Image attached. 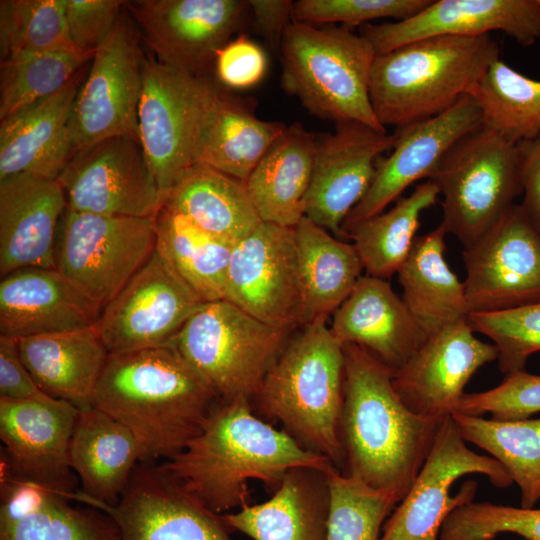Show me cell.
I'll return each instance as SVG.
<instances>
[{
	"mask_svg": "<svg viewBox=\"0 0 540 540\" xmlns=\"http://www.w3.org/2000/svg\"><path fill=\"white\" fill-rule=\"evenodd\" d=\"M462 258L470 313L540 303V227L521 204L464 248Z\"/></svg>",
	"mask_w": 540,
	"mask_h": 540,
	"instance_id": "15",
	"label": "cell"
},
{
	"mask_svg": "<svg viewBox=\"0 0 540 540\" xmlns=\"http://www.w3.org/2000/svg\"><path fill=\"white\" fill-rule=\"evenodd\" d=\"M540 412V375L525 370L506 374L496 387L465 393L454 413L471 416L490 414L491 419H527Z\"/></svg>",
	"mask_w": 540,
	"mask_h": 540,
	"instance_id": "47",
	"label": "cell"
},
{
	"mask_svg": "<svg viewBox=\"0 0 540 540\" xmlns=\"http://www.w3.org/2000/svg\"><path fill=\"white\" fill-rule=\"evenodd\" d=\"M498 59L490 34L433 36L377 55L369 88L373 111L382 126L395 129L438 116L472 96Z\"/></svg>",
	"mask_w": 540,
	"mask_h": 540,
	"instance_id": "5",
	"label": "cell"
},
{
	"mask_svg": "<svg viewBox=\"0 0 540 540\" xmlns=\"http://www.w3.org/2000/svg\"><path fill=\"white\" fill-rule=\"evenodd\" d=\"M124 9L159 62L203 75L244 25V0H134Z\"/></svg>",
	"mask_w": 540,
	"mask_h": 540,
	"instance_id": "14",
	"label": "cell"
},
{
	"mask_svg": "<svg viewBox=\"0 0 540 540\" xmlns=\"http://www.w3.org/2000/svg\"><path fill=\"white\" fill-rule=\"evenodd\" d=\"M0 398L50 401L23 363L17 339L0 336Z\"/></svg>",
	"mask_w": 540,
	"mask_h": 540,
	"instance_id": "50",
	"label": "cell"
},
{
	"mask_svg": "<svg viewBox=\"0 0 540 540\" xmlns=\"http://www.w3.org/2000/svg\"><path fill=\"white\" fill-rule=\"evenodd\" d=\"M163 205L234 243L261 222L244 182L203 164H193L181 173Z\"/></svg>",
	"mask_w": 540,
	"mask_h": 540,
	"instance_id": "36",
	"label": "cell"
},
{
	"mask_svg": "<svg viewBox=\"0 0 540 540\" xmlns=\"http://www.w3.org/2000/svg\"><path fill=\"white\" fill-rule=\"evenodd\" d=\"M200 76L143 58L138 135L163 197L193 165L191 143Z\"/></svg>",
	"mask_w": 540,
	"mask_h": 540,
	"instance_id": "21",
	"label": "cell"
},
{
	"mask_svg": "<svg viewBox=\"0 0 540 540\" xmlns=\"http://www.w3.org/2000/svg\"><path fill=\"white\" fill-rule=\"evenodd\" d=\"M70 464L81 488L71 500L93 508L114 506L141 462L132 432L95 407L79 410L70 441Z\"/></svg>",
	"mask_w": 540,
	"mask_h": 540,
	"instance_id": "30",
	"label": "cell"
},
{
	"mask_svg": "<svg viewBox=\"0 0 540 540\" xmlns=\"http://www.w3.org/2000/svg\"><path fill=\"white\" fill-rule=\"evenodd\" d=\"M468 324L487 336L498 350L499 369L509 374L524 370L528 358L540 351V303L492 312H471Z\"/></svg>",
	"mask_w": 540,
	"mask_h": 540,
	"instance_id": "44",
	"label": "cell"
},
{
	"mask_svg": "<svg viewBox=\"0 0 540 540\" xmlns=\"http://www.w3.org/2000/svg\"><path fill=\"white\" fill-rule=\"evenodd\" d=\"M69 501L1 467L0 540H116L117 526L108 514Z\"/></svg>",
	"mask_w": 540,
	"mask_h": 540,
	"instance_id": "29",
	"label": "cell"
},
{
	"mask_svg": "<svg viewBox=\"0 0 540 540\" xmlns=\"http://www.w3.org/2000/svg\"><path fill=\"white\" fill-rule=\"evenodd\" d=\"M57 180L66 208L76 212L155 217L164 202L140 141L131 136L76 152Z\"/></svg>",
	"mask_w": 540,
	"mask_h": 540,
	"instance_id": "13",
	"label": "cell"
},
{
	"mask_svg": "<svg viewBox=\"0 0 540 540\" xmlns=\"http://www.w3.org/2000/svg\"><path fill=\"white\" fill-rule=\"evenodd\" d=\"M342 473L359 478L399 503L421 470L442 420L410 411L394 389L393 373L369 352L343 345Z\"/></svg>",
	"mask_w": 540,
	"mask_h": 540,
	"instance_id": "3",
	"label": "cell"
},
{
	"mask_svg": "<svg viewBox=\"0 0 540 540\" xmlns=\"http://www.w3.org/2000/svg\"><path fill=\"white\" fill-rule=\"evenodd\" d=\"M474 333L468 321L443 329L393 374L394 389L410 411L428 419L455 412L471 377L498 359L495 345Z\"/></svg>",
	"mask_w": 540,
	"mask_h": 540,
	"instance_id": "22",
	"label": "cell"
},
{
	"mask_svg": "<svg viewBox=\"0 0 540 540\" xmlns=\"http://www.w3.org/2000/svg\"><path fill=\"white\" fill-rule=\"evenodd\" d=\"M441 225L416 237L398 270L403 301L429 337L447 327L466 322L469 316L464 282L445 260V235Z\"/></svg>",
	"mask_w": 540,
	"mask_h": 540,
	"instance_id": "34",
	"label": "cell"
},
{
	"mask_svg": "<svg viewBox=\"0 0 540 540\" xmlns=\"http://www.w3.org/2000/svg\"><path fill=\"white\" fill-rule=\"evenodd\" d=\"M506 532L540 540V509L472 501L447 517L439 540H493Z\"/></svg>",
	"mask_w": 540,
	"mask_h": 540,
	"instance_id": "45",
	"label": "cell"
},
{
	"mask_svg": "<svg viewBox=\"0 0 540 540\" xmlns=\"http://www.w3.org/2000/svg\"><path fill=\"white\" fill-rule=\"evenodd\" d=\"M79 410L69 402L0 398L1 467L71 500L79 489L70 441Z\"/></svg>",
	"mask_w": 540,
	"mask_h": 540,
	"instance_id": "18",
	"label": "cell"
},
{
	"mask_svg": "<svg viewBox=\"0 0 540 540\" xmlns=\"http://www.w3.org/2000/svg\"><path fill=\"white\" fill-rule=\"evenodd\" d=\"M394 144V133L359 122L337 123L335 133L317 140L305 217L345 238L344 220L371 186L380 156Z\"/></svg>",
	"mask_w": 540,
	"mask_h": 540,
	"instance_id": "19",
	"label": "cell"
},
{
	"mask_svg": "<svg viewBox=\"0 0 540 540\" xmlns=\"http://www.w3.org/2000/svg\"><path fill=\"white\" fill-rule=\"evenodd\" d=\"M439 190L427 180L387 212L372 216L351 228L347 237L367 275L386 279L397 273L416 239L423 211L436 204Z\"/></svg>",
	"mask_w": 540,
	"mask_h": 540,
	"instance_id": "38",
	"label": "cell"
},
{
	"mask_svg": "<svg viewBox=\"0 0 540 540\" xmlns=\"http://www.w3.org/2000/svg\"><path fill=\"white\" fill-rule=\"evenodd\" d=\"M473 473L487 476L498 488L513 483L496 459L469 449L452 416H446L412 486L384 523L379 540H439L447 517L472 502L477 489L476 482L468 480L451 496L452 484Z\"/></svg>",
	"mask_w": 540,
	"mask_h": 540,
	"instance_id": "10",
	"label": "cell"
},
{
	"mask_svg": "<svg viewBox=\"0 0 540 540\" xmlns=\"http://www.w3.org/2000/svg\"><path fill=\"white\" fill-rule=\"evenodd\" d=\"M116 540H231L221 515L204 507L152 463H138L114 506Z\"/></svg>",
	"mask_w": 540,
	"mask_h": 540,
	"instance_id": "20",
	"label": "cell"
},
{
	"mask_svg": "<svg viewBox=\"0 0 540 540\" xmlns=\"http://www.w3.org/2000/svg\"><path fill=\"white\" fill-rule=\"evenodd\" d=\"M67 207L58 180L31 174L0 179V276L56 268L58 227Z\"/></svg>",
	"mask_w": 540,
	"mask_h": 540,
	"instance_id": "25",
	"label": "cell"
},
{
	"mask_svg": "<svg viewBox=\"0 0 540 540\" xmlns=\"http://www.w3.org/2000/svg\"><path fill=\"white\" fill-rule=\"evenodd\" d=\"M293 230L305 325L327 321L353 291L363 265L353 244L307 217Z\"/></svg>",
	"mask_w": 540,
	"mask_h": 540,
	"instance_id": "35",
	"label": "cell"
},
{
	"mask_svg": "<svg viewBox=\"0 0 540 540\" xmlns=\"http://www.w3.org/2000/svg\"><path fill=\"white\" fill-rule=\"evenodd\" d=\"M83 67L52 96L0 123V179L31 174L56 180L73 156L70 118Z\"/></svg>",
	"mask_w": 540,
	"mask_h": 540,
	"instance_id": "28",
	"label": "cell"
},
{
	"mask_svg": "<svg viewBox=\"0 0 540 540\" xmlns=\"http://www.w3.org/2000/svg\"><path fill=\"white\" fill-rule=\"evenodd\" d=\"M329 327L342 345L361 347L393 374L428 339L391 285L369 275L361 276Z\"/></svg>",
	"mask_w": 540,
	"mask_h": 540,
	"instance_id": "26",
	"label": "cell"
},
{
	"mask_svg": "<svg viewBox=\"0 0 540 540\" xmlns=\"http://www.w3.org/2000/svg\"><path fill=\"white\" fill-rule=\"evenodd\" d=\"M290 332L227 300L203 304L172 342L219 400H251Z\"/></svg>",
	"mask_w": 540,
	"mask_h": 540,
	"instance_id": "8",
	"label": "cell"
},
{
	"mask_svg": "<svg viewBox=\"0 0 540 540\" xmlns=\"http://www.w3.org/2000/svg\"><path fill=\"white\" fill-rule=\"evenodd\" d=\"M124 4L120 0H66L65 20L74 48L93 57L112 33Z\"/></svg>",
	"mask_w": 540,
	"mask_h": 540,
	"instance_id": "48",
	"label": "cell"
},
{
	"mask_svg": "<svg viewBox=\"0 0 540 540\" xmlns=\"http://www.w3.org/2000/svg\"><path fill=\"white\" fill-rule=\"evenodd\" d=\"M134 26L124 9L91 58L70 118L73 155L112 137L139 139L137 113L144 57Z\"/></svg>",
	"mask_w": 540,
	"mask_h": 540,
	"instance_id": "11",
	"label": "cell"
},
{
	"mask_svg": "<svg viewBox=\"0 0 540 540\" xmlns=\"http://www.w3.org/2000/svg\"><path fill=\"white\" fill-rule=\"evenodd\" d=\"M345 355L326 321L302 327L288 340L250 400L254 413L279 422L303 448L326 457L340 472Z\"/></svg>",
	"mask_w": 540,
	"mask_h": 540,
	"instance_id": "4",
	"label": "cell"
},
{
	"mask_svg": "<svg viewBox=\"0 0 540 540\" xmlns=\"http://www.w3.org/2000/svg\"><path fill=\"white\" fill-rule=\"evenodd\" d=\"M156 248L154 217L65 209L57 232L56 269L101 310Z\"/></svg>",
	"mask_w": 540,
	"mask_h": 540,
	"instance_id": "9",
	"label": "cell"
},
{
	"mask_svg": "<svg viewBox=\"0 0 540 540\" xmlns=\"http://www.w3.org/2000/svg\"><path fill=\"white\" fill-rule=\"evenodd\" d=\"M463 439L483 449L508 472L521 492V507L540 500V419L500 421L453 413Z\"/></svg>",
	"mask_w": 540,
	"mask_h": 540,
	"instance_id": "39",
	"label": "cell"
},
{
	"mask_svg": "<svg viewBox=\"0 0 540 540\" xmlns=\"http://www.w3.org/2000/svg\"><path fill=\"white\" fill-rule=\"evenodd\" d=\"M500 31L524 47L540 38V0H437L400 21L367 23L360 34L380 55L441 35L482 36Z\"/></svg>",
	"mask_w": 540,
	"mask_h": 540,
	"instance_id": "23",
	"label": "cell"
},
{
	"mask_svg": "<svg viewBox=\"0 0 540 540\" xmlns=\"http://www.w3.org/2000/svg\"><path fill=\"white\" fill-rule=\"evenodd\" d=\"M523 200L520 203L540 227V133L517 143Z\"/></svg>",
	"mask_w": 540,
	"mask_h": 540,
	"instance_id": "51",
	"label": "cell"
},
{
	"mask_svg": "<svg viewBox=\"0 0 540 540\" xmlns=\"http://www.w3.org/2000/svg\"><path fill=\"white\" fill-rule=\"evenodd\" d=\"M17 342L23 363L43 392L71 403L78 410L91 407L109 356L94 325L21 338Z\"/></svg>",
	"mask_w": 540,
	"mask_h": 540,
	"instance_id": "33",
	"label": "cell"
},
{
	"mask_svg": "<svg viewBox=\"0 0 540 540\" xmlns=\"http://www.w3.org/2000/svg\"><path fill=\"white\" fill-rule=\"evenodd\" d=\"M429 180L442 196L440 225L470 247L522 194L517 144L482 124L449 150Z\"/></svg>",
	"mask_w": 540,
	"mask_h": 540,
	"instance_id": "7",
	"label": "cell"
},
{
	"mask_svg": "<svg viewBox=\"0 0 540 540\" xmlns=\"http://www.w3.org/2000/svg\"><path fill=\"white\" fill-rule=\"evenodd\" d=\"M66 0H1V61L76 50L65 20Z\"/></svg>",
	"mask_w": 540,
	"mask_h": 540,
	"instance_id": "42",
	"label": "cell"
},
{
	"mask_svg": "<svg viewBox=\"0 0 540 540\" xmlns=\"http://www.w3.org/2000/svg\"><path fill=\"white\" fill-rule=\"evenodd\" d=\"M286 126L257 118L251 100L237 97L201 75L192 131V162L245 182Z\"/></svg>",
	"mask_w": 540,
	"mask_h": 540,
	"instance_id": "24",
	"label": "cell"
},
{
	"mask_svg": "<svg viewBox=\"0 0 540 540\" xmlns=\"http://www.w3.org/2000/svg\"><path fill=\"white\" fill-rule=\"evenodd\" d=\"M281 87L313 116L359 122L379 132L370 100L371 70L376 58L370 41L349 27L294 21L279 47Z\"/></svg>",
	"mask_w": 540,
	"mask_h": 540,
	"instance_id": "6",
	"label": "cell"
},
{
	"mask_svg": "<svg viewBox=\"0 0 540 540\" xmlns=\"http://www.w3.org/2000/svg\"><path fill=\"white\" fill-rule=\"evenodd\" d=\"M154 222L156 250L182 283L203 303L224 300L236 243L205 231L164 205Z\"/></svg>",
	"mask_w": 540,
	"mask_h": 540,
	"instance_id": "37",
	"label": "cell"
},
{
	"mask_svg": "<svg viewBox=\"0 0 540 540\" xmlns=\"http://www.w3.org/2000/svg\"><path fill=\"white\" fill-rule=\"evenodd\" d=\"M483 125L517 144L540 133V81L521 74L500 58L488 69L472 95Z\"/></svg>",
	"mask_w": 540,
	"mask_h": 540,
	"instance_id": "40",
	"label": "cell"
},
{
	"mask_svg": "<svg viewBox=\"0 0 540 540\" xmlns=\"http://www.w3.org/2000/svg\"><path fill=\"white\" fill-rule=\"evenodd\" d=\"M91 58L62 50L1 61L0 120L61 90Z\"/></svg>",
	"mask_w": 540,
	"mask_h": 540,
	"instance_id": "41",
	"label": "cell"
},
{
	"mask_svg": "<svg viewBox=\"0 0 540 540\" xmlns=\"http://www.w3.org/2000/svg\"><path fill=\"white\" fill-rule=\"evenodd\" d=\"M327 473L314 468L292 469L270 499L246 504L221 518L228 529L253 540H326Z\"/></svg>",
	"mask_w": 540,
	"mask_h": 540,
	"instance_id": "31",
	"label": "cell"
},
{
	"mask_svg": "<svg viewBox=\"0 0 540 540\" xmlns=\"http://www.w3.org/2000/svg\"><path fill=\"white\" fill-rule=\"evenodd\" d=\"M317 138L298 122L287 125L244 182L262 222L294 228L305 216Z\"/></svg>",
	"mask_w": 540,
	"mask_h": 540,
	"instance_id": "32",
	"label": "cell"
},
{
	"mask_svg": "<svg viewBox=\"0 0 540 540\" xmlns=\"http://www.w3.org/2000/svg\"><path fill=\"white\" fill-rule=\"evenodd\" d=\"M224 300L288 332L305 325L293 228L261 221L236 242Z\"/></svg>",
	"mask_w": 540,
	"mask_h": 540,
	"instance_id": "12",
	"label": "cell"
},
{
	"mask_svg": "<svg viewBox=\"0 0 540 540\" xmlns=\"http://www.w3.org/2000/svg\"><path fill=\"white\" fill-rule=\"evenodd\" d=\"M329 513L326 540H379L385 518L397 502L357 477L327 473Z\"/></svg>",
	"mask_w": 540,
	"mask_h": 540,
	"instance_id": "43",
	"label": "cell"
},
{
	"mask_svg": "<svg viewBox=\"0 0 540 540\" xmlns=\"http://www.w3.org/2000/svg\"><path fill=\"white\" fill-rule=\"evenodd\" d=\"M203 304L155 248L101 310L94 327L109 354L172 344Z\"/></svg>",
	"mask_w": 540,
	"mask_h": 540,
	"instance_id": "16",
	"label": "cell"
},
{
	"mask_svg": "<svg viewBox=\"0 0 540 540\" xmlns=\"http://www.w3.org/2000/svg\"><path fill=\"white\" fill-rule=\"evenodd\" d=\"M158 466L218 515L249 504L250 480L261 481L274 493L292 469H336L326 457L257 416L246 399L218 400L200 432Z\"/></svg>",
	"mask_w": 540,
	"mask_h": 540,
	"instance_id": "1",
	"label": "cell"
},
{
	"mask_svg": "<svg viewBox=\"0 0 540 540\" xmlns=\"http://www.w3.org/2000/svg\"><path fill=\"white\" fill-rule=\"evenodd\" d=\"M482 124V110L469 95L438 116L395 129L391 154L379 158L371 186L343 222L346 237L358 223L384 212L414 182L429 180L449 150Z\"/></svg>",
	"mask_w": 540,
	"mask_h": 540,
	"instance_id": "17",
	"label": "cell"
},
{
	"mask_svg": "<svg viewBox=\"0 0 540 540\" xmlns=\"http://www.w3.org/2000/svg\"><path fill=\"white\" fill-rule=\"evenodd\" d=\"M214 66L221 85L244 89L256 85L263 78L267 58L257 43L246 35H240L218 51Z\"/></svg>",
	"mask_w": 540,
	"mask_h": 540,
	"instance_id": "49",
	"label": "cell"
},
{
	"mask_svg": "<svg viewBox=\"0 0 540 540\" xmlns=\"http://www.w3.org/2000/svg\"><path fill=\"white\" fill-rule=\"evenodd\" d=\"M100 310L56 268L28 267L0 282V336L21 339L93 326Z\"/></svg>",
	"mask_w": 540,
	"mask_h": 540,
	"instance_id": "27",
	"label": "cell"
},
{
	"mask_svg": "<svg viewBox=\"0 0 540 540\" xmlns=\"http://www.w3.org/2000/svg\"><path fill=\"white\" fill-rule=\"evenodd\" d=\"M258 29L272 49H279L283 34L292 22L294 2L291 0H250Z\"/></svg>",
	"mask_w": 540,
	"mask_h": 540,
	"instance_id": "52",
	"label": "cell"
},
{
	"mask_svg": "<svg viewBox=\"0 0 540 540\" xmlns=\"http://www.w3.org/2000/svg\"><path fill=\"white\" fill-rule=\"evenodd\" d=\"M218 400L172 343L109 354L91 406L126 426L140 446V463H151L179 454Z\"/></svg>",
	"mask_w": 540,
	"mask_h": 540,
	"instance_id": "2",
	"label": "cell"
},
{
	"mask_svg": "<svg viewBox=\"0 0 540 540\" xmlns=\"http://www.w3.org/2000/svg\"><path fill=\"white\" fill-rule=\"evenodd\" d=\"M432 0H299L294 2L292 20L309 24L341 23L346 27L363 26L367 22L392 18L408 19Z\"/></svg>",
	"mask_w": 540,
	"mask_h": 540,
	"instance_id": "46",
	"label": "cell"
}]
</instances>
